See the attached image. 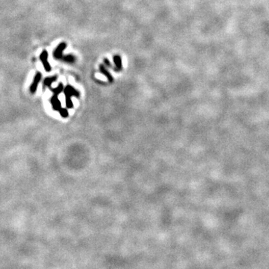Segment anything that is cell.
I'll return each mask as SVG.
<instances>
[{
	"mask_svg": "<svg viewBox=\"0 0 269 269\" xmlns=\"http://www.w3.org/2000/svg\"><path fill=\"white\" fill-rule=\"evenodd\" d=\"M64 94L65 96V103L67 108H73V103L72 102V96H75L76 98L79 97V92L76 90L71 85H67L64 89Z\"/></svg>",
	"mask_w": 269,
	"mask_h": 269,
	"instance_id": "6da1fadb",
	"label": "cell"
},
{
	"mask_svg": "<svg viewBox=\"0 0 269 269\" xmlns=\"http://www.w3.org/2000/svg\"><path fill=\"white\" fill-rule=\"evenodd\" d=\"M48 53L46 51V50H43V52L40 55V59L41 61V62L43 63V67L45 69V70L47 72H49L51 70V66L49 64V61H48Z\"/></svg>",
	"mask_w": 269,
	"mask_h": 269,
	"instance_id": "7a4b0ae2",
	"label": "cell"
},
{
	"mask_svg": "<svg viewBox=\"0 0 269 269\" xmlns=\"http://www.w3.org/2000/svg\"><path fill=\"white\" fill-rule=\"evenodd\" d=\"M66 47H67V43L63 42V43H61L57 47V48L55 49V50L54 51L53 53V57L55 58L56 59H60L62 58V53L64 52V50L65 49Z\"/></svg>",
	"mask_w": 269,
	"mask_h": 269,
	"instance_id": "3957f363",
	"label": "cell"
},
{
	"mask_svg": "<svg viewBox=\"0 0 269 269\" xmlns=\"http://www.w3.org/2000/svg\"><path fill=\"white\" fill-rule=\"evenodd\" d=\"M41 77L42 75L41 73H36L35 76L34 80H33V82L31 84V85L30 86V91H31V94H35L36 91H37V86H38L39 82H40L41 80Z\"/></svg>",
	"mask_w": 269,
	"mask_h": 269,
	"instance_id": "277c9868",
	"label": "cell"
},
{
	"mask_svg": "<svg viewBox=\"0 0 269 269\" xmlns=\"http://www.w3.org/2000/svg\"><path fill=\"white\" fill-rule=\"evenodd\" d=\"M50 102H51V104H52L53 110L58 111L61 108V103L59 99H58V95L53 94V96H52V98H51Z\"/></svg>",
	"mask_w": 269,
	"mask_h": 269,
	"instance_id": "5b68a950",
	"label": "cell"
},
{
	"mask_svg": "<svg viewBox=\"0 0 269 269\" xmlns=\"http://www.w3.org/2000/svg\"><path fill=\"white\" fill-rule=\"evenodd\" d=\"M100 73H102L104 76H106L107 77L108 80L110 82H113L114 78H112V76L110 74L109 72L108 71L107 69L106 68L105 66L102 65V64H100Z\"/></svg>",
	"mask_w": 269,
	"mask_h": 269,
	"instance_id": "8992f818",
	"label": "cell"
},
{
	"mask_svg": "<svg viewBox=\"0 0 269 269\" xmlns=\"http://www.w3.org/2000/svg\"><path fill=\"white\" fill-rule=\"evenodd\" d=\"M113 61L114 62V64L116 66V68L117 70H122V60L120 55H114Z\"/></svg>",
	"mask_w": 269,
	"mask_h": 269,
	"instance_id": "52a82bcc",
	"label": "cell"
},
{
	"mask_svg": "<svg viewBox=\"0 0 269 269\" xmlns=\"http://www.w3.org/2000/svg\"><path fill=\"white\" fill-rule=\"evenodd\" d=\"M57 79V76H51V77H47L43 80V86L44 87H49L51 84L53 82L56 81Z\"/></svg>",
	"mask_w": 269,
	"mask_h": 269,
	"instance_id": "ba28073f",
	"label": "cell"
},
{
	"mask_svg": "<svg viewBox=\"0 0 269 269\" xmlns=\"http://www.w3.org/2000/svg\"><path fill=\"white\" fill-rule=\"evenodd\" d=\"M64 85H63V83L62 82H60L58 84V85L55 88H51V91L53 92L54 94H56V95H58L60 94L62 91H64Z\"/></svg>",
	"mask_w": 269,
	"mask_h": 269,
	"instance_id": "9c48e42d",
	"label": "cell"
},
{
	"mask_svg": "<svg viewBox=\"0 0 269 269\" xmlns=\"http://www.w3.org/2000/svg\"><path fill=\"white\" fill-rule=\"evenodd\" d=\"M58 112H59L60 115H61L63 118H67V117L69 116L68 111H67V109L65 108H61L59 111H58Z\"/></svg>",
	"mask_w": 269,
	"mask_h": 269,
	"instance_id": "30bf717a",
	"label": "cell"
},
{
	"mask_svg": "<svg viewBox=\"0 0 269 269\" xmlns=\"http://www.w3.org/2000/svg\"><path fill=\"white\" fill-rule=\"evenodd\" d=\"M64 61H65L67 62L72 63L75 61V57L72 55H66L65 57H64Z\"/></svg>",
	"mask_w": 269,
	"mask_h": 269,
	"instance_id": "8fae6325",
	"label": "cell"
},
{
	"mask_svg": "<svg viewBox=\"0 0 269 269\" xmlns=\"http://www.w3.org/2000/svg\"><path fill=\"white\" fill-rule=\"evenodd\" d=\"M104 62H105V64H106V65H108V67H111V64H110L109 61H108L107 58H104Z\"/></svg>",
	"mask_w": 269,
	"mask_h": 269,
	"instance_id": "7c38bea8",
	"label": "cell"
}]
</instances>
